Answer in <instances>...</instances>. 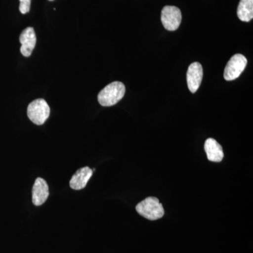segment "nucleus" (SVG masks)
Returning <instances> with one entry per match:
<instances>
[{"mask_svg": "<svg viewBox=\"0 0 253 253\" xmlns=\"http://www.w3.org/2000/svg\"><path fill=\"white\" fill-rule=\"evenodd\" d=\"M247 63V59L244 55H234L228 61L224 69V79L227 81H231L239 78L246 68Z\"/></svg>", "mask_w": 253, "mask_h": 253, "instance_id": "nucleus-4", "label": "nucleus"}, {"mask_svg": "<svg viewBox=\"0 0 253 253\" xmlns=\"http://www.w3.org/2000/svg\"><path fill=\"white\" fill-rule=\"evenodd\" d=\"M237 16L241 21H251L253 18V0H241L238 6Z\"/></svg>", "mask_w": 253, "mask_h": 253, "instance_id": "nucleus-11", "label": "nucleus"}, {"mask_svg": "<svg viewBox=\"0 0 253 253\" xmlns=\"http://www.w3.org/2000/svg\"><path fill=\"white\" fill-rule=\"evenodd\" d=\"M205 151L207 154L208 159L212 162H221L224 158L222 147L215 139L209 138L206 141Z\"/></svg>", "mask_w": 253, "mask_h": 253, "instance_id": "nucleus-10", "label": "nucleus"}, {"mask_svg": "<svg viewBox=\"0 0 253 253\" xmlns=\"http://www.w3.org/2000/svg\"><path fill=\"white\" fill-rule=\"evenodd\" d=\"M49 186L44 179L38 178L35 181L32 191L33 203L35 206H40L44 204L49 196Z\"/></svg>", "mask_w": 253, "mask_h": 253, "instance_id": "nucleus-7", "label": "nucleus"}, {"mask_svg": "<svg viewBox=\"0 0 253 253\" xmlns=\"http://www.w3.org/2000/svg\"><path fill=\"white\" fill-rule=\"evenodd\" d=\"M204 76V71L201 63L194 62L190 65L186 73L188 87L191 92L195 93L199 89Z\"/></svg>", "mask_w": 253, "mask_h": 253, "instance_id": "nucleus-6", "label": "nucleus"}, {"mask_svg": "<svg viewBox=\"0 0 253 253\" xmlns=\"http://www.w3.org/2000/svg\"><path fill=\"white\" fill-rule=\"evenodd\" d=\"M19 9L21 14H26L29 12L31 9V0H19Z\"/></svg>", "mask_w": 253, "mask_h": 253, "instance_id": "nucleus-12", "label": "nucleus"}, {"mask_svg": "<svg viewBox=\"0 0 253 253\" xmlns=\"http://www.w3.org/2000/svg\"><path fill=\"white\" fill-rule=\"evenodd\" d=\"M93 174V170L89 167L82 168L75 173L70 181V186L74 190H81L85 187Z\"/></svg>", "mask_w": 253, "mask_h": 253, "instance_id": "nucleus-9", "label": "nucleus"}, {"mask_svg": "<svg viewBox=\"0 0 253 253\" xmlns=\"http://www.w3.org/2000/svg\"><path fill=\"white\" fill-rule=\"evenodd\" d=\"M49 1H53V0H49Z\"/></svg>", "mask_w": 253, "mask_h": 253, "instance_id": "nucleus-13", "label": "nucleus"}, {"mask_svg": "<svg viewBox=\"0 0 253 253\" xmlns=\"http://www.w3.org/2000/svg\"><path fill=\"white\" fill-rule=\"evenodd\" d=\"M36 36L34 29L32 27L26 28L20 36L21 54L26 57L31 56L36 44Z\"/></svg>", "mask_w": 253, "mask_h": 253, "instance_id": "nucleus-8", "label": "nucleus"}, {"mask_svg": "<svg viewBox=\"0 0 253 253\" xmlns=\"http://www.w3.org/2000/svg\"><path fill=\"white\" fill-rule=\"evenodd\" d=\"M49 114L50 108L44 99L34 100L28 106V118L32 122L38 126L44 124L49 118Z\"/></svg>", "mask_w": 253, "mask_h": 253, "instance_id": "nucleus-3", "label": "nucleus"}, {"mask_svg": "<svg viewBox=\"0 0 253 253\" xmlns=\"http://www.w3.org/2000/svg\"><path fill=\"white\" fill-rule=\"evenodd\" d=\"M126 86L121 82H113L105 86L98 95V101L103 106H112L123 99Z\"/></svg>", "mask_w": 253, "mask_h": 253, "instance_id": "nucleus-1", "label": "nucleus"}, {"mask_svg": "<svg viewBox=\"0 0 253 253\" xmlns=\"http://www.w3.org/2000/svg\"><path fill=\"white\" fill-rule=\"evenodd\" d=\"M136 211L141 216L149 219L157 220L164 216L163 205L156 197H147L136 206Z\"/></svg>", "mask_w": 253, "mask_h": 253, "instance_id": "nucleus-2", "label": "nucleus"}, {"mask_svg": "<svg viewBox=\"0 0 253 253\" xmlns=\"http://www.w3.org/2000/svg\"><path fill=\"white\" fill-rule=\"evenodd\" d=\"M161 21L164 28L168 31H176L181 22L180 9L174 6H165L161 13Z\"/></svg>", "mask_w": 253, "mask_h": 253, "instance_id": "nucleus-5", "label": "nucleus"}]
</instances>
